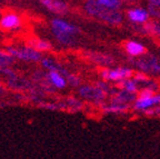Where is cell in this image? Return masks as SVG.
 <instances>
[{
    "mask_svg": "<svg viewBox=\"0 0 160 159\" xmlns=\"http://www.w3.org/2000/svg\"><path fill=\"white\" fill-rule=\"evenodd\" d=\"M86 10L90 15L100 18L112 25H119L122 20V15L119 11H117V9L106 7L101 5L98 0H89L86 3Z\"/></svg>",
    "mask_w": 160,
    "mask_h": 159,
    "instance_id": "1",
    "label": "cell"
},
{
    "mask_svg": "<svg viewBox=\"0 0 160 159\" xmlns=\"http://www.w3.org/2000/svg\"><path fill=\"white\" fill-rule=\"evenodd\" d=\"M131 64L139 68L143 72H150V74H160V65L159 60L152 55L146 54L141 55L139 58H131Z\"/></svg>",
    "mask_w": 160,
    "mask_h": 159,
    "instance_id": "2",
    "label": "cell"
},
{
    "mask_svg": "<svg viewBox=\"0 0 160 159\" xmlns=\"http://www.w3.org/2000/svg\"><path fill=\"white\" fill-rule=\"evenodd\" d=\"M102 77L106 80H113V81H120L130 78L133 75V71L128 68H117L115 70H103L101 72Z\"/></svg>",
    "mask_w": 160,
    "mask_h": 159,
    "instance_id": "3",
    "label": "cell"
},
{
    "mask_svg": "<svg viewBox=\"0 0 160 159\" xmlns=\"http://www.w3.org/2000/svg\"><path fill=\"white\" fill-rule=\"evenodd\" d=\"M8 52H9L10 55H13V56H16V57L20 58V59H25V60H39L40 57H41L40 52L37 51V49L29 47V46H28L27 48H25V49H21V50L9 48Z\"/></svg>",
    "mask_w": 160,
    "mask_h": 159,
    "instance_id": "4",
    "label": "cell"
},
{
    "mask_svg": "<svg viewBox=\"0 0 160 159\" xmlns=\"http://www.w3.org/2000/svg\"><path fill=\"white\" fill-rule=\"evenodd\" d=\"M80 95L83 98L89 100H95V101H99L102 100L106 97V92L103 91L101 88H99L98 86L95 87H82L80 88Z\"/></svg>",
    "mask_w": 160,
    "mask_h": 159,
    "instance_id": "5",
    "label": "cell"
},
{
    "mask_svg": "<svg viewBox=\"0 0 160 159\" xmlns=\"http://www.w3.org/2000/svg\"><path fill=\"white\" fill-rule=\"evenodd\" d=\"M87 57L89 58L90 61L102 66H111L115 62V59L111 56L100 52H87Z\"/></svg>",
    "mask_w": 160,
    "mask_h": 159,
    "instance_id": "6",
    "label": "cell"
},
{
    "mask_svg": "<svg viewBox=\"0 0 160 159\" xmlns=\"http://www.w3.org/2000/svg\"><path fill=\"white\" fill-rule=\"evenodd\" d=\"M136 92L128 91V90H121V91L115 92L112 96V102L115 104H128V102L135 101Z\"/></svg>",
    "mask_w": 160,
    "mask_h": 159,
    "instance_id": "7",
    "label": "cell"
},
{
    "mask_svg": "<svg viewBox=\"0 0 160 159\" xmlns=\"http://www.w3.org/2000/svg\"><path fill=\"white\" fill-rule=\"evenodd\" d=\"M46 8L53 11L56 13H67V6L59 0H39Z\"/></svg>",
    "mask_w": 160,
    "mask_h": 159,
    "instance_id": "8",
    "label": "cell"
},
{
    "mask_svg": "<svg viewBox=\"0 0 160 159\" xmlns=\"http://www.w3.org/2000/svg\"><path fill=\"white\" fill-rule=\"evenodd\" d=\"M52 31L56 37H57V39L62 42V44H65V45H73L75 44V37H73L72 33L59 29L57 27H52Z\"/></svg>",
    "mask_w": 160,
    "mask_h": 159,
    "instance_id": "9",
    "label": "cell"
},
{
    "mask_svg": "<svg viewBox=\"0 0 160 159\" xmlns=\"http://www.w3.org/2000/svg\"><path fill=\"white\" fill-rule=\"evenodd\" d=\"M160 104V95H157V96H152V97L150 98H139L137 99L135 104V108L136 109H139V110H145L147 108L151 107L153 105H159Z\"/></svg>",
    "mask_w": 160,
    "mask_h": 159,
    "instance_id": "10",
    "label": "cell"
},
{
    "mask_svg": "<svg viewBox=\"0 0 160 159\" xmlns=\"http://www.w3.org/2000/svg\"><path fill=\"white\" fill-rule=\"evenodd\" d=\"M149 13L143 9H131L128 11V17L136 23H142L148 20Z\"/></svg>",
    "mask_w": 160,
    "mask_h": 159,
    "instance_id": "11",
    "label": "cell"
},
{
    "mask_svg": "<svg viewBox=\"0 0 160 159\" xmlns=\"http://www.w3.org/2000/svg\"><path fill=\"white\" fill-rule=\"evenodd\" d=\"M20 25V20L19 18L16 15H8L1 19V23H0V28L1 29H13V28H17Z\"/></svg>",
    "mask_w": 160,
    "mask_h": 159,
    "instance_id": "12",
    "label": "cell"
},
{
    "mask_svg": "<svg viewBox=\"0 0 160 159\" xmlns=\"http://www.w3.org/2000/svg\"><path fill=\"white\" fill-rule=\"evenodd\" d=\"M126 50L127 52L129 54L130 56H132V57H136V56H140L145 54L146 49L139 42H136V41H129L126 44Z\"/></svg>",
    "mask_w": 160,
    "mask_h": 159,
    "instance_id": "13",
    "label": "cell"
},
{
    "mask_svg": "<svg viewBox=\"0 0 160 159\" xmlns=\"http://www.w3.org/2000/svg\"><path fill=\"white\" fill-rule=\"evenodd\" d=\"M145 30L147 35H151L158 37L160 39V25L156 21H146L145 25Z\"/></svg>",
    "mask_w": 160,
    "mask_h": 159,
    "instance_id": "14",
    "label": "cell"
},
{
    "mask_svg": "<svg viewBox=\"0 0 160 159\" xmlns=\"http://www.w3.org/2000/svg\"><path fill=\"white\" fill-rule=\"evenodd\" d=\"M52 27H57L59 29H62V30H66V31H69V33H79V29L77 27L72 25H69V23H65L62 20H53L52 21Z\"/></svg>",
    "mask_w": 160,
    "mask_h": 159,
    "instance_id": "15",
    "label": "cell"
},
{
    "mask_svg": "<svg viewBox=\"0 0 160 159\" xmlns=\"http://www.w3.org/2000/svg\"><path fill=\"white\" fill-rule=\"evenodd\" d=\"M129 108L128 104H115L112 102V105L110 106H106L103 109L106 112H113V114H119V112H125Z\"/></svg>",
    "mask_w": 160,
    "mask_h": 159,
    "instance_id": "16",
    "label": "cell"
},
{
    "mask_svg": "<svg viewBox=\"0 0 160 159\" xmlns=\"http://www.w3.org/2000/svg\"><path fill=\"white\" fill-rule=\"evenodd\" d=\"M50 76V79H51V81H52V84L55 85L56 87L58 88H63L66 86V81L65 79H63L61 76L58 74L56 70H51L49 74Z\"/></svg>",
    "mask_w": 160,
    "mask_h": 159,
    "instance_id": "17",
    "label": "cell"
},
{
    "mask_svg": "<svg viewBox=\"0 0 160 159\" xmlns=\"http://www.w3.org/2000/svg\"><path fill=\"white\" fill-rule=\"evenodd\" d=\"M28 46L31 48H35L37 50H48L50 49V45L47 41H43V40H39V39H33L30 40L28 42Z\"/></svg>",
    "mask_w": 160,
    "mask_h": 159,
    "instance_id": "18",
    "label": "cell"
},
{
    "mask_svg": "<svg viewBox=\"0 0 160 159\" xmlns=\"http://www.w3.org/2000/svg\"><path fill=\"white\" fill-rule=\"evenodd\" d=\"M120 88H125L126 90L131 92H137V82L135 80H122L121 84L119 85Z\"/></svg>",
    "mask_w": 160,
    "mask_h": 159,
    "instance_id": "19",
    "label": "cell"
},
{
    "mask_svg": "<svg viewBox=\"0 0 160 159\" xmlns=\"http://www.w3.org/2000/svg\"><path fill=\"white\" fill-rule=\"evenodd\" d=\"M148 10L151 16L160 18V3H150L148 6Z\"/></svg>",
    "mask_w": 160,
    "mask_h": 159,
    "instance_id": "20",
    "label": "cell"
},
{
    "mask_svg": "<svg viewBox=\"0 0 160 159\" xmlns=\"http://www.w3.org/2000/svg\"><path fill=\"white\" fill-rule=\"evenodd\" d=\"M98 1L101 5L109 8H113V9H118L121 6V1L120 0H98Z\"/></svg>",
    "mask_w": 160,
    "mask_h": 159,
    "instance_id": "21",
    "label": "cell"
},
{
    "mask_svg": "<svg viewBox=\"0 0 160 159\" xmlns=\"http://www.w3.org/2000/svg\"><path fill=\"white\" fill-rule=\"evenodd\" d=\"M12 62V57L10 54H6V52L0 51V66H6L9 65Z\"/></svg>",
    "mask_w": 160,
    "mask_h": 159,
    "instance_id": "22",
    "label": "cell"
},
{
    "mask_svg": "<svg viewBox=\"0 0 160 159\" xmlns=\"http://www.w3.org/2000/svg\"><path fill=\"white\" fill-rule=\"evenodd\" d=\"M42 65L45 66V67L49 68L50 70H62L60 67H58V65L56 64V62H53L52 60H49V59H45L42 61Z\"/></svg>",
    "mask_w": 160,
    "mask_h": 159,
    "instance_id": "23",
    "label": "cell"
},
{
    "mask_svg": "<svg viewBox=\"0 0 160 159\" xmlns=\"http://www.w3.org/2000/svg\"><path fill=\"white\" fill-rule=\"evenodd\" d=\"M67 102H68V107L69 108L80 109V107H81V102H79L77 99H75V98H68Z\"/></svg>",
    "mask_w": 160,
    "mask_h": 159,
    "instance_id": "24",
    "label": "cell"
},
{
    "mask_svg": "<svg viewBox=\"0 0 160 159\" xmlns=\"http://www.w3.org/2000/svg\"><path fill=\"white\" fill-rule=\"evenodd\" d=\"M152 96H153V90L148 87L139 92V98H142V99H145V98H150V97H152Z\"/></svg>",
    "mask_w": 160,
    "mask_h": 159,
    "instance_id": "25",
    "label": "cell"
},
{
    "mask_svg": "<svg viewBox=\"0 0 160 159\" xmlns=\"http://www.w3.org/2000/svg\"><path fill=\"white\" fill-rule=\"evenodd\" d=\"M66 77H67L68 81H69L71 85H73V86H78V85L80 84L79 78L76 77V76H73V75H71V74H67V75H66Z\"/></svg>",
    "mask_w": 160,
    "mask_h": 159,
    "instance_id": "26",
    "label": "cell"
},
{
    "mask_svg": "<svg viewBox=\"0 0 160 159\" xmlns=\"http://www.w3.org/2000/svg\"><path fill=\"white\" fill-rule=\"evenodd\" d=\"M96 86H98L99 88H101V89H102L103 91L106 92V94H107V92L109 91V87H108V85L106 84V82H98V84L96 85Z\"/></svg>",
    "mask_w": 160,
    "mask_h": 159,
    "instance_id": "27",
    "label": "cell"
},
{
    "mask_svg": "<svg viewBox=\"0 0 160 159\" xmlns=\"http://www.w3.org/2000/svg\"><path fill=\"white\" fill-rule=\"evenodd\" d=\"M150 3H160V0H150Z\"/></svg>",
    "mask_w": 160,
    "mask_h": 159,
    "instance_id": "28",
    "label": "cell"
},
{
    "mask_svg": "<svg viewBox=\"0 0 160 159\" xmlns=\"http://www.w3.org/2000/svg\"><path fill=\"white\" fill-rule=\"evenodd\" d=\"M120 1H128V0H120Z\"/></svg>",
    "mask_w": 160,
    "mask_h": 159,
    "instance_id": "29",
    "label": "cell"
}]
</instances>
